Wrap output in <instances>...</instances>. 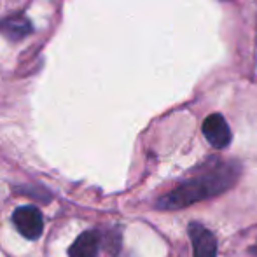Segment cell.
<instances>
[{
    "label": "cell",
    "instance_id": "6da1fadb",
    "mask_svg": "<svg viewBox=\"0 0 257 257\" xmlns=\"http://www.w3.org/2000/svg\"><path fill=\"white\" fill-rule=\"evenodd\" d=\"M238 172L233 165H224L219 161L215 168L206 170L201 175H196L194 179H187L179 187L170 191L166 196H163L158 201V208L163 210H175L189 206L196 201H203L215 194L224 193L236 182Z\"/></svg>",
    "mask_w": 257,
    "mask_h": 257
},
{
    "label": "cell",
    "instance_id": "7a4b0ae2",
    "mask_svg": "<svg viewBox=\"0 0 257 257\" xmlns=\"http://www.w3.org/2000/svg\"><path fill=\"white\" fill-rule=\"evenodd\" d=\"M13 220H14V226L18 227V231L25 238H28V240H37L41 236L42 229H44L42 213L34 205H25L16 208L13 213Z\"/></svg>",
    "mask_w": 257,
    "mask_h": 257
},
{
    "label": "cell",
    "instance_id": "3957f363",
    "mask_svg": "<svg viewBox=\"0 0 257 257\" xmlns=\"http://www.w3.org/2000/svg\"><path fill=\"white\" fill-rule=\"evenodd\" d=\"M203 135L215 149H224L231 142V130L220 114H210L203 121Z\"/></svg>",
    "mask_w": 257,
    "mask_h": 257
},
{
    "label": "cell",
    "instance_id": "277c9868",
    "mask_svg": "<svg viewBox=\"0 0 257 257\" xmlns=\"http://www.w3.org/2000/svg\"><path fill=\"white\" fill-rule=\"evenodd\" d=\"M189 238L193 241L194 257H215L217 240L210 229L198 222L189 224Z\"/></svg>",
    "mask_w": 257,
    "mask_h": 257
},
{
    "label": "cell",
    "instance_id": "5b68a950",
    "mask_svg": "<svg viewBox=\"0 0 257 257\" xmlns=\"http://www.w3.org/2000/svg\"><path fill=\"white\" fill-rule=\"evenodd\" d=\"M100 248V234L96 231H86L79 234L77 240L72 243L68 257H96Z\"/></svg>",
    "mask_w": 257,
    "mask_h": 257
},
{
    "label": "cell",
    "instance_id": "8992f818",
    "mask_svg": "<svg viewBox=\"0 0 257 257\" xmlns=\"http://www.w3.org/2000/svg\"><path fill=\"white\" fill-rule=\"evenodd\" d=\"M0 32L4 35L11 39V41H20L25 35H28L32 32V25L30 21L25 16H13L7 18L0 23Z\"/></svg>",
    "mask_w": 257,
    "mask_h": 257
}]
</instances>
